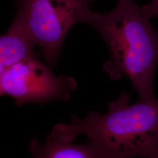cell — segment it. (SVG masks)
<instances>
[{
  "mask_svg": "<svg viewBox=\"0 0 158 158\" xmlns=\"http://www.w3.org/2000/svg\"><path fill=\"white\" fill-rule=\"evenodd\" d=\"M106 14L91 12L86 23L100 33L110 52L104 65L110 78L130 79L139 100H157L153 83L158 63V32L134 0H118Z\"/></svg>",
  "mask_w": 158,
  "mask_h": 158,
  "instance_id": "1",
  "label": "cell"
},
{
  "mask_svg": "<svg viewBox=\"0 0 158 158\" xmlns=\"http://www.w3.org/2000/svg\"><path fill=\"white\" fill-rule=\"evenodd\" d=\"M123 92L110 102L106 114L91 111L80 119L71 117L69 124L53 127L51 135L66 141L85 135L106 158H145L158 152V100L130 103Z\"/></svg>",
  "mask_w": 158,
  "mask_h": 158,
  "instance_id": "2",
  "label": "cell"
},
{
  "mask_svg": "<svg viewBox=\"0 0 158 158\" xmlns=\"http://www.w3.org/2000/svg\"><path fill=\"white\" fill-rule=\"evenodd\" d=\"M94 0H17L15 21L26 29L53 66L69 31L76 23H86Z\"/></svg>",
  "mask_w": 158,
  "mask_h": 158,
  "instance_id": "3",
  "label": "cell"
},
{
  "mask_svg": "<svg viewBox=\"0 0 158 158\" xmlns=\"http://www.w3.org/2000/svg\"><path fill=\"white\" fill-rule=\"evenodd\" d=\"M76 88L73 77L55 76L36 57L18 63L0 74L1 96L11 97L19 107L30 102L44 105L52 100L67 102Z\"/></svg>",
  "mask_w": 158,
  "mask_h": 158,
  "instance_id": "4",
  "label": "cell"
},
{
  "mask_svg": "<svg viewBox=\"0 0 158 158\" xmlns=\"http://www.w3.org/2000/svg\"><path fill=\"white\" fill-rule=\"evenodd\" d=\"M72 142L48 134L44 143L32 139L28 149L32 158H106L102 150L90 141L85 144Z\"/></svg>",
  "mask_w": 158,
  "mask_h": 158,
  "instance_id": "5",
  "label": "cell"
},
{
  "mask_svg": "<svg viewBox=\"0 0 158 158\" xmlns=\"http://www.w3.org/2000/svg\"><path fill=\"white\" fill-rule=\"evenodd\" d=\"M35 41L21 24L14 20L0 38V74L6 69L31 57H36Z\"/></svg>",
  "mask_w": 158,
  "mask_h": 158,
  "instance_id": "6",
  "label": "cell"
},
{
  "mask_svg": "<svg viewBox=\"0 0 158 158\" xmlns=\"http://www.w3.org/2000/svg\"><path fill=\"white\" fill-rule=\"evenodd\" d=\"M142 10L149 19L152 17H158V0H152L149 4L142 7Z\"/></svg>",
  "mask_w": 158,
  "mask_h": 158,
  "instance_id": "7",
  "label": "cell"
},
{
  "mask_svg": "<svg viewBox=\"0 0 158 158\" xmlns=\"http://www.w3.org/2000/svg\"><path fill=\"white\" fill-rule=\"evenodd\" d=\"M145 158H158V152L156 153H155V154H153V155L151 156H149V157Z\"/></svg>",
  "mask_w": 158,
  "mask_h": 158,
  "instance_id": "8",
  "label": "cell"
}]
</instances>
